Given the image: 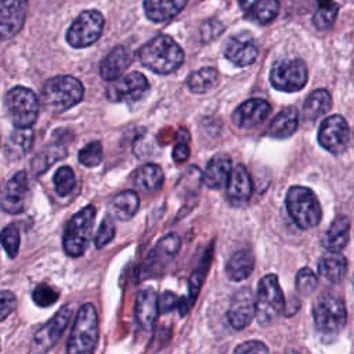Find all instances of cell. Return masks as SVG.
<instances>
[{"label": "cell", "mask_w": 354, "mask_h": 354, "mask_svg": "<svg viewBox=\"0 0 354 354\" xmlns=\"http://www.w3.org/2000/svg\"><path fill=\"white\" fill-rule=\"evenodd\" d=\"M259 55V46L249 33H238L225 43L224 57L236 66H249Z\"/></svg>", "instance_id": "2e32d148"}, {"label": "cell", "mask_w": 354, "mask_h": 354, "mask_svg": "<svg viewBox=\"0 0 354 354\" xmlns=\"http://www.w3.org/2000/svg\"><path fill=\"white\" fill-rule=\"evenodd\" d=\"M19 230L15 224H8L7 227L3 228L1 231V243L3 248L6 250V253L8 254V257L14 259L18 254L19 250Z\"/></svg>", "instance_id": "74e56055"}, {"label": "cell", "mask_w": 354, "mask_h": 354, "mask_svg": "<svg viewBox=\"0 0 354 354\" xmlns=\"http://www.w3.org/2000/svg\"><path fill=\"white\" fill-rule=\"evenodd\" d=\"M299 124V112L295 106L283 108L277 116L271 120L268 127V134L275 138H288L290 137Z\"/></svg>", "instance_id": "f546056e"}, {"label": "cell", "mask_w": 354, "mask_h": 354, "mask_svg": "<svg viewBox=\"0 0 354 354\" xmlns=\"http://www.w3.org/2000/svg\"><path fill=\"white\" fill-rule=\"evenodd\" d=\"M58 296H59L58 292L46 283L37 285L35 288V290L32 292L33 301L39 307H50L51 304H54L58 300Z\"/></svg>", "instance_id": "60d3db41"}, {"label": "cell", "mask_w": 354, "mask_h": 354, "mask_svg": "<svg viewBox=\"0 0 354 354\" xmlns=\"http://www.w3.org/2000/svg\"><path fill=\"white\" fill-rule=\"evenodd\" d=\"M245 15L261 25L270 24L279 11V0H239Z\"/></svg>", "instance_id": "cb8c5ba5"}, {"label": "cell", "mask_w": 354, "mask_h": 354, "mask_svg": "<svg viewBox=\"0 0 354 354\" xmlns=\"http://www.w3.org/2000/svg\"><path fill=\"white\" fill-rule=\"evenodd\" d=\"M252 180L243 165H236L227 184V199L232 206H245L252 196Z\"/></svg>", "instance_id": "44dd1931"}, {"label": "cell", "mask_w": 354, "mask_h": 354, "mask_svg": "<svg viewBox=\"0 0 354 354\" xmlns=\"http://www.w3.org/2000/svg\"><path fill=\"white\" fill-rule=\"evenodd\" d=\"M254 268V257L248 249L234 252L225 263V274L232 281L246 279Z\"/></svg>", "instance_id": "f1b7e54d"}, {"label": "cell", "mask_w": 354, "mask_h": 354, "mask_svg": "<svg viewBox=\"0 0 354 354\" xmlns=\"http://www.w3.org/2000/svg\"><path fill=\"white\" fill-rule=\"evenodd\" d=\"M133 61L131 51L124 46H116L101 62L100 75L104 80L112 82L120 79L123 72Z\"/></svg>", "instance_id": "7402d4cb"}, {"label": "cell", "mask_w": 354, "mask_h": 354, "mask_svg": "<svg viewBox=\"0 0 354 354\" xmlns=\"http://www.w3.org/2000/svg\"><path fill=\"white\" fill-rule=\"evenodd\" d=\"M332 108V97L325 88L313 91L303 105V115L306 120H317Z\"/></svg>", "instance_id": "d6a6232c"}, {"label": "cell", "mask_w": 354, "mask_h": 354, "mask_svg": "<svg viewBox=\"0 0 354 354\" xmlns=\"http://www.w3.org/2000/svg\"><path fill=\"white\" fill-rule=\"evenodd\" d=\"M188 0H144V11L153 22H163L177 15Z\"/></svg>", "instance_id": "83f0119b"}, {"label": "cell", "mask_w": 354, "mask_h": 354, "mask_svg": "<svg viewBox=\"0 0 354 354\" xmlns=\"http://www.w3.org/2000/svg\"><path fill=\"white\" fill-rule=\"evenodd\" d=\"M285 203L289 216L299 228L310 230L319 224L322 217L321 205L310 188L301 185L290 187L286 192Z\"/></svg>", "instance_id": "5b68a950"}, {"label": "cell", "mask_w": 354, "mask_h": 354, "mask_svg": "<svg viewBox=\"0 0 354 354\" xmlns=\"http://www.w3.org/2000/svg\"><path fill=\"white\" fill-rule=\"evenodd\" d=\"M307 66L300 58L277 61L270 71V82L274 88L285 93L301 90L307 83Z\"/></svg>", "instance_id": "9c48e42d"}, {"label": "cell", "mask_w": 354, "mask_h": 354, "mask_svg": "<svg viewBox=\"0 0 354 354\" xmlns=\"http://www.w3.org/2000/svg\"><path fill=\"white\" fill-rule=\"evenodd\" d=\"M178 299L171 292H165L159 299V308L160 311H171L174 307H178Z\"/></svg>", "instance_id": "7dc6e473"}, {"label": "cell", "mask_w": 354, "mask_h": 354, "mask_svg": "<svg viewBox=\"0 0 354 354\" xmlns=\"http://www.w3.org/2000/svg\"><path fill=\"white\" fill-rule=\"evenodd\" d=\"M337 4H332L328 7H319L318 11L313 17V24L318 29H326L333 25L337 17Z\"/></svg>", "instance_id": "ab89813d"}, {"label": "cell", "mask_w": 354, "mask_h": 354, "mask_svg": "<svg viewBox=\"0 0 354 354\" xmlns=\"http://www.w3.org/2000/svg\"><path fill=\"white\" fill-rule=\"evenodd\" d=\"M285 313V299L275 274L264 275L256 290V319L261 326L275 324Z\"/></svg>", "instance_id": "277c9868"}, {"label": "cell", "mask_w": 354, "mask_h": 354, "mask_svg": "<svg viewBox=\"0 0 354 354\" xmlns=\"http://www.w3.org/2000/svg\"><path fill=\"white\" fill-rule=\"evenodd\" d=\"M218 79V72L214 68L205 66L188 76L187 86L195 94H205L217 86Z\"/></svg>", "instance_id": "836d02e7"}, {"label": "cell", "mask_w": 354, "mask_h": 354, "mask_svg": "<svg viewBox=\"0 0 354 354\" xmlns=\"http://www.w3.org/2000/svg\"><path fill=\"white\" fill-rule=\"evenodd\" d=\"M98 315L91 303H84L75 318L66 343V354H93L98 343Z\"/></svg>", "instance_id": "3957f363"}, {"label": "cell", "mask_w": 354, "mask_h": 354, "mask_svg": "<svg viewBox=\"0 0 354 354\" xmlns=\"http://www.w3.org/2000/svg\"><path fill=\"white\" fill-rule=\"evenodd\" d=\"M75 184H76V177H75L72 167L62 166L55 171L54 188L58 195H61V196L68 195L75 188Z\"/></svg>", "instance_id": "d590c367"}, {"label": "cell", "mask_w": 354, "mask_h": 354, "mask_svg": "<svg viewBox=\"0 0 354 354\" xmlns=\"http://www.w3.org/2000/svg\"><path fill=\"white\" fill-rule=\"evenodd\" d=\"M28 176L25 171L15 173L6 184L1 195V207L7 213H21L28 199Z\"/></svg>", "instance_id": "ac0fdd59"}, {"label": "cell", "mask_w": 354, "mask_h": 354, "mask_svg": "<svg viewBox=\"0 0 354 354\" xmlns=\"http://www.w3.org/2000/svg\"><path fill=\"white\" fill-rule=\"evenodd\" d=\"M104 28V17L97 10H86L72 22L66 41L75 48H84L98 40Z\"/></svg>", "instance_id": "30bf717a"}, {"label": "cell", "mask_w": 354, "mask_h": 354, "mask_svg": "<svg viewBox=\"0 0 354 354\" xmlns=\"http://www.w3.org/2000/svg\"><path fill=\"white\" fill-rule=\"evenodd\" d=\"M33 142V130L30 129H15L10 136L4 147V152L8 159H19L26 155Z\"/></svg>", "instance_id": "1f68e13d"}, {"label": "cell", "mask_w": 354, "mask_h": 354, "mask_svg": "<svg viewBox=\"0 0 354 354\" xmlns=\"http://www.w3.org/2000/svg\"><path fill=\"white\" fill-rule=\"evenodd\" d=\"M138 58L149 71L167 75L183 65L184 51L170 36L159 35L140 48Z\"/></svg>", "instance_id": "6da1fadb"}, {"label": "cell", "mask_w": 354, "mask_h": 354, "mask_svg": "<svg viewBox=\"0 0 354 354\" xmlns=\"http://www.w3.org/2000/svg\"><path fill=\"white\" fill-rule=\"evenodd\" d=\"M318 271L321 277L332 283L340 282L347 271V260L339 253H329L319 259Z\"/></svg>", "instance_id": "4dcf8cb0"}, {"label": "cell", "mask_w": 354, "mask_h": 354, "mask_svg": "<svg viewBox=\"0 0 354 354\" xmlns=\"http://www.w3.org/2000/svg\"><path fill=\"white\" fill-rule=\"evenodd\" d=\"M94 220L95 207L91 205L84 206L80 212L72 216L66 225L62 241L66 254H69L71 257H79L86 252L91 236Z\"/></svg>", "instance_id": "8992f818"}, {"label": "cell", "mask_w": 354, "mask_h": 354, "mask_svg": "<svg viewBox=\"0 0 354 354\" xmlns=\"http://www.w3.org/2000/svg\"><path fill=\"white\" fill-rule=\"evenodd\" d=\"M6 106L15 129H30L39 115V98L22 86H15L6 94Z\"/></svg>", "instance_id": "52a82bcc"}, {"label": "cell", "mask_w": 354, "mask_h": 354, "mask_svg": "<svg viewBox=\"0 0 354 354\" xmlns=\"http://www.w3.org/2000/svg\"><path fill=\"white\" fill-rule=\"evenodd\" d=\"M350 140V130L346 119L340 115L326 118L318 130V142L332 153H340L346 149Z\"/></svg>", "instance_id": "4fadbf2b"}, {"label": "cell", "mask_w": 354, "mask_h": 354, "mask_svg": "<svg viewBox=\"0 0 354 354\" xmlns=\"http://www.w3.org/2000/svg\"><path fill=\"white\" fill-rule=\"evenodd\" d=\"M232 173V160L227 153L214 155L205 170L203 183L213 189L221 188L228 184V180Z\"/></svg>", "instance_id": "603a6c76"}, {"label": "cell", "mask_w": 354, "mask_h": 354, "mask_svg": "<svg viewBox=\"0 0 354 354\" xmlns=\"http://www.w3.org/2000/svg\"><path fill=\"white\" fill-rule=\"evenodd\" d=\"M28 0H1L0 1V33L3 39L15 36L26 17Z\"/></svg>", "instance_id": "e0dca14e"}, {"label": "cell", "mask_w": 354, "mask_h": 354, "mask_svg": "<svg viewBox=\"0 0 354 354\" xmlns=\"http://www.w3.org/2000/svg\"><path fill=\"white\" fill-rule=\"evenodd\" d=\"M165 181V174L160 166L153 163H147L137 169V171L133 176V184L134 187L145 194L155 192L160 189Z\"/></svg>", "instance_id": "484cf974"}, {"label": "cell", "mask_w": 354, "mask_h": 354, "mask_svg": "<svg viewBox=\"0 0 354 354\" xmlns=\"http://www.w3.org/2000/svg\"><path fill=\"white\" fill-rule=\"evenodd\" d=\"M84 87L82 82L69 75H61L48 79L41 90V101L46 111L51 113H61L83 98Z\"/></svg>", "instance_id": "7a4b0ae2"}, {"label": "cell", "mask_w": 354, "mask_h": 354, "mask_svg": "<svg viewBox=\"0 0 354 354\" xmlns=\"http://www.w3.org/2000/svg\"><path fill=\"white\" fill-rule=\"evenodd\" d=\"M232 354H268V347L260 340H246L238 344Z\"/></svg>", "instance_id": "7bdbcfd3"}, {"label": "cell", "mask_w": 354, "mask_h": 354, "mask_svg": "<svg viewBox=\"0 0 354 354\" xmlns=\"http://www.w3.org/2000/svg\"><path fill=\"white\" fill-rule=\"evenodd\" d=\"M295 283H296L297 292L307 296V295H311L315 290V288L318 285V278H317L315 272L311 268L303 267L297 271Z\"/></svg>", "instance_id": "f35d334b"}, {"label": "cell", "mask_w": 354, "mask_h": 354, "mask_svg": "<svg viewBox=\"0 0 354 354\" xmlns=\"http://www.w3.org/2000/svg\"><path fill=\"white\" fill-rule=\"evenodd\" d=\"M271 112V105L263 98L242 102L232 113V122L239 129H253L261 124Z\"/></svg>", "instance_id": "d6986e66"}, {"label": "cell", "mask_w": 354, "mask_h": 354, "mask_svg": "<svg viewBox=\"0 0 354 354\" xmlns=\"http://www.w3.org/2000/svg\"><path fill=\"white\" fill-rule=\"evenodd\" d=\"M159 310V297L155 289L144 288L142 290H140L136 299L134 315L138 326L144 332H151L153 329Z\"/></svg>", "instance_id": "ffe728a7"}, {"label": "cell", "mask_w": 354, "mask_h": 354, "mask_svg": "<svg viewBox=\"0 0 354 354\" xmlns=\"http://www.w3.org/2000/svg\"><path fill=\"white\" fill-rule=\"evenodd\" d=\"M350 221L346 216L339 214L333 218L329 228L322 235V245L332 253L340 252L348 242Z\"/></svg>", "instance_id": "d4e9b609"}, {"label": "cell", "mask_w": 354, "mask_h": 354, "mask_svg": "<svg viewBox=\"0 0 354 354\" xmlns=\"http://www.w3.org/2000/svg\"><path fill=\"white\" fill-rule=\"evenodd\" d=\"M115 236V224L112 220V216L104 217V220L100 224V228L94 236V243L98 249L106 246Z\"/></svg>", "instance_id": "b9f144b4"}, {"label": "cell", "mask_w": 354, "mask_h": 354, "mask_svg": "<svg viewBox=\"0 0 354 354\" xmlns=\"http://www.w3.org/2000/svg\"><path fill=\"white\" fill-rule=\"evenodd\" d=\"M181 246V239L177 234H167L160 238L145 260V271L151 275L160 274L165 267L174 259Z\"/></svg>", "instance_id": "9a60e30c"}, {"label": "cell", "mask_w": 354, "mask_h": 354, "mask_svg": "<svg viewBox=\"0 0 354 354\" xmlns=\"http://www.w3.org/2000/svg\"><path fill=\"white\" fill-rule=\"evenodd\" d=\"M223 25L216 21V19H210L207 21L206 24H203L202 29H201V33H202V39L206 41V40H212L214 37H217L221 32H223Z\"/></svg>", "instance_id": "bcb514c9"}, {"label": "cell", "mask_w": 354, "mask_h": 354, "mask_svg": "<svg viewBox=\"0 0 354 354\" xmlns=\"http://www.w3.org/2000/svg\"><path fill=\"white\" fill-rule=\"evenodd\" d=\"M17 307V297L10 290H1L0 293V319L4 321Z\"/></svg>", "instance_id": "ee69618b"}, {"label": "cell", "mask_w": 354, "mask_h": 354, "mask_svg": "<svg viewBox=\"0 0 354 354\" xmlns=\"http://www.w3.org/2000/svg\"><path fill=\"white\" fill-rule=\"evenodd\" d=\"M68 155V151L58 144H51L43 148L33 159L32 162V171H35L36 176L46 171L54 162H58L59 159L65 158Z\"/></svg>", "instance_id": "e575fe53"}, {"label": "cell", "mask_w": 354, "mask_h": 354, "mask_svg": "<svg viewBox=\"0 0 354 354\" xmlns=\"http://www.w3.org/2000/svg\"><path fill=\"white\" fill-rule=\"evenodd\" d=\"M318 4H319V7H328L335 3H333V0H318Z\"/></svg>", "instance_id": "681fc988"}, {"label": "cell", "mask_w": 354, "mask_h": 354, "mask_svg": "<svg viewBox=\"0 0 354 354\" xmlns=\"http://www.w3.org/2000/svg\"><path fill=\"white\" fill-rule=\"evenodd\" d=\"M206 268H207V266H205L203 268H202V267H198V268L192 272V275H191V278H189V292H191V300H192V301L196 299V296H198V293H199V289H201L202 282H203V279H205Z\"/></svg>", "instance_id": "f6af8a7d"}, {"label": "cell", "mask_w": 354, "mask_h": 354, "mask_svg": "<svg viewBox=\"0 0 354 354\" xmlns=\"http://www.w3.org/2000/svg\"><path fill=\"white\" fill-rule=\"evenodd\" d=\"M315 328L321 333L332 335L340 332L347 319L346 306L342 297L333 293L321 295L313 307Z\"/></svg>", "instance_id": "ba28073f"}, {"label": "cell", "mask_w": 354, "mask_h": 354, "mask_svg": "<svg viewBox=\"0 0 354 354\" xmlns=\"http://www.w3.org/2000/svg\"><path fill=\"white\" fill-rule=\"evenodd\" d=\"M148 88V80L142 73L130 72L109 84L106 97L113 102H136L145 95Z\"/></svg>", "instance_id": "7c38bea8"}, {"label": "cell", "mask_w": 354, "mask_h": 354, "mask_svg": "<svg viewBox=\"0 0 354 354\" xmlns=\"http://www.w3.org/2000/svg\"><path fill=\"white\" fill-rule=\"evenodd\" d=\"M138 207H140V198L134 191H130V189L116 194L108 205L111 216L120 221L130 220L137 213Z\"/></svg>", "instance_id": "4316f807"}, {"label": "cell", "mask_w": 354, "mask_h": 354, "mask_svg": "<svg viewBox=\"0 0 354 354\" xmlns=\"http://www.w3.org/2000/svg\"><path fill=\"white\" fill-rule=\"evenodd\" d=\"M353 283H354V278H353Z\"/></svg>", "instance_id": "f907efd6"}, {"label": "cell", "mask_w": 354, "mask_h": 354, "mask_svg": "<svg viewBox=\"0 0 354 354\" xmlns=\"http://www.w3.org/2000/svg\"><path fill=\"white\" fill-rule=\"evenodd\" d=\"M256 318V297L250 288L236 290L227 310V319L234 329L246 328Z\"/></svg>", "instance_id": "5bb4252c"}, {"label": "cell", "mask_w": 354, "mask_h": 354, "mask_svg": "<svg viewBox=\"0 0 354 354\" xmlns=\"http://www.w3.org/2000/svg\"><path fill=\"white\" fill-rule=\"evenodd\" d=\"M79 162L83 166L94 167L102 160V145L100 141H91L79 151Z\"/></svg>", "instance_id": "8d00e7d4"}, {"label": "cell", "mask_w": 354, "mask_h": 354, "mask_svg": "<svg viewBox=\"0 0 354 354\" xmlns=\"http://www.w3.org/2000/svg\"><path fill=\"white\" fill-rule=\"evenodd\" d=\"M72 315V310L69 306H64L58 310V313L50 318L43 326H40L33 335L32 348L36 354H44L54 347V344L62 336L66 325L69 324Z\"/></svg>", "instance_id": "8fae6325"}, {"label": "cell", "mask_w": 354, "mask_h": 354, "mask_svg": "<svg viewBox=\"0 0 354 354\" xmlns=\"http://www.w3.org/2000/svg\"><path fill=\"white\" fill-rule=\"evenodd\" d=\"M173 159L177 162V163H181L184 160H187L189 158V147L187 145V142L183 140L180 142H177L173 148Z\"/></svg>", "instance_id": "c3c4849f"}]
</instances>
